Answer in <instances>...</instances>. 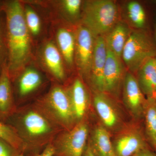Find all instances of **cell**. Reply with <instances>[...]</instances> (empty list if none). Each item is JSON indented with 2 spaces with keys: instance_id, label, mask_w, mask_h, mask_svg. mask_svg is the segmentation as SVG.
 <instances>
[{
  "instance_id": "obj_1",
  "label": "cell",
  "mask_w": 156,
  "mask_h": 156,
  "mask_svg": "<svg viewBox=\"0 0 156 156\" xmlns=\"http://www.w3.org/2000/svg\"><path fill=\"white\" fill-rule=\"evenodd\" d=\"M4 9L6 19L7 65L11 77L22 69L30 58V32L26 23L24 10L20 2H8Z\"/></svg>"
},
{
  "instance_id": "obj_2",
  "label": "cell",
  "mask_w": 156,
  "mask_h": 156,
  "mask_svg": "<svg viewBox=\"0 0 156 156\" xmlns=\"http://www.w3.org/2000/svg\"><path fill=\"white\" fill-rule=\"evenodd\" d=\"M17 117L14 128L28 151L45 147L62 131L35 105L23 108Z\"/></svg>"
},
{
  "instance_id": "obj_3",
  "label": "cell",
  "mask_w": 156,
  "mask_h": 156,
  "mask_svg": "<svg viewBox=\"0 0 156 156\" xmlns=\"http://www.w3.org/2000/svg\"><path fill=\"white\" fill-rule=\"evenodd\" d=\"M92 106L96 119L111 136L133 121L121 101L103 92H92Z\"/></svg>"
},
{
  "instance_id": "obj_4",
  "label": "cell",
  "mask_w": 156,
  "mask_h": 156,
  "mask_svg": "<svg viewBox=\"0 0 156 156\" xmlns=\"http://www.w3.org/2000/svg\"><path fill=\"white\" fill-rule=\"evenodd\" d=\"M35 105L62 131L72 129L77 123L68 91L62 87H53Z\"/></svg>"
},
{
  "instance_id": "obj_5",
  "label": "cell",
  "mask_w": 156,
  "mask_h": 156,
  "mask_svg": "<svg viewBox=\"0 0 156 156\" xmlns=\"http://www.w3.org/2000/svg\"><path fill=\"white\" fill-rule=\"evenodd\" d=\"M119 11L111 0H92L84 4L83 22L95 37L105 36L118 23Z\"/></svg>"
},
{
  "instance_id": "obj_6",
  "label": "cell",
  "mask_w": 156,
  "mask_h": 156,
  "mask_svg": "<svg viewBox=\"0 0 156 156\" xmlns=\"http://www.w3.org/2000/svg\"><path fill=\"white\" fill-rule=\"evenodd\" d=\"M156 56V46L150 37L139 31L131 32L122 56L128 71L136 73L146 62Z\"/></svg>"
},
{
  "instance_id": "obj_7",
  "label": "cell",
  "mask_w": 156,
  "mask_h": 156,
  "mask_svg": "<svg viewBox=\"0 0 156 156\" xmlns=\"http://www.w3.org/2000/svg\"><path fill=\"white\" fill-rule=\"evenodd\" d=\"M89 118L77 123L73 128L58 133L52 142L55 155L83 156L88 143L90 124Z\"/></svg>"
},
{
  "instance_id": "obj_8",
  "label": "cell",
  "mask_w": 156,
  "mask_h": 156,
  "mask_svg": "<svg viewBox=\"0 0 156 156\" xmlns=\"http://www.w3.org/2000/svg\"><path fill=\"white\" fill-rule=\"evenodd\" d=\"M111 140L116 156H132L151 148L146 137L142 122L134 120L112 135Z\"/></svg>"
},
{
  "instance_id": "obj_9",
  "label": "cell",
  "mask_w": 156,
  "mask_h": 156,
  "mask_svg": "<svg viewBox=\"0 0 156 156\" xmlns=\"http://www.w3.org/2000/svg\"><path fill=\"white\" fill-rule=\"evenodd\" d=\"M146 101V97L140 88L136 76L128 71L123 84L121 101L134 121L143 122Z\"/></svg>"
},
{
  "instance_id": "obj_10",
  "label": "cell",
  "mask_w": 156,
  "mask_h": 156,
  "mask_svg": "<svg viewBox=\"0 0 156 156\" xmlns=\"http://www.w3.org/2000/svg\"><path fill=\"white\" fill-rule=\"evenodd\" d=\"M103 76V92L121 101L127 71L122 58L108 50Z\"/></svg>"
},
{
  "instance_id": "obj_11",
  "label": "cell",
  "mask_w": 156,
  "mask_h": 156,
  "mask_svg": "<svg viewBox=\"0 0 156 156\" xmlns=\"http://www.w3.org/2000/svg\"><path fill=\"white\" fill-rule=\"evenodd\" d=\"M95 37L84 26L80 27L75 37V58L81 73L87 78L91 69Z\"/></svg>"
},
{
  "instance_id": "obj_12",
  "label": "cell",
  "mask_w": 156,
  "mask_h": 156,
  "mask_svg": "<svg viewBox=\"0 0 156 156\" xmlns=\"http://www.w3.org/2000/svg\"><path fill=\"white\" fill-rule=\"evenodd\" d=\"M108 50L105 36L95 38L91 69L87 77L92 92H103V76Z\"/></svg>"
},
{
  "instance_id": "obj_13",
  "label": "cell",
  "mask_w": 156,
  "mask_h": 156,
  "mask_svg": "<svg viewBox=\"0 0 156 156\" xmlns=\"http://www.w3.org/2000/svg\"><path fill=\"white\" fill-rule=\"evenodd\" d=\"M68 91L77 122L89 118L92 99L83 83L80 79H76Z\"/></svg>"
},
{
  "instance_id": "obj_14",
  "label": "cell",
  "mask_w": 156,
  "mask_h": 156,
  "mask_svg": "<svg viewBox=\"0 0 156 156\" xmlns=\"http://www.w3.org/2000/svg\"><path fill=\"white\" fill-rule=\"evenodd\" d=\"M90 125L87 144L95 156H116L113 147L111 135L96 119Z\"/></svg>"
},
{
  "instance_id": "obj_15",
  "label": "cell",
  "mask_w": 156,
  "mask_h": 156,
  "mask_svg": "<svg viewBox=\"0 0 156 156\" xmlns=\"http://www.w3.org/2000/svg\"><path fill=\"white\" fill-rule=\"evenodd\" d=\"M131 32L126 23L119 21L105 36L108 50L122 58L124 47Z\"/></svg>"
},
{
  "instance_id": "obj_16",
  "label": "cell",
  "mask_w": 156,
  "mask_h": 156,
  "mask_svg": "<svg viewBox=\"0 0 156 156\" xmlns=\"http://www.w3.org/2000/svg\"><path fill=\"white\" fill-rule=\"evenodd\" d=\"M141 91L146 97H154L156 91V72L154 58L142 65L136 72V77Z\"/></svg>"
},
{
  "instance_id": "obj_17",
  "label": "cell",
  "mask_w": 156,
  "mask_h": 156,
  "mask_svg": "<svg viewBox=\"0 0 156 156\" xmlns=\"http://www.w3.org/2000/svg\"><path fill=\"white\" fill-rule=\"evenodd\" d=\"M142 123L147 142L154 151L156 149V101L154 97H146Z\"/></svg>"
},
{
  "instance_id": "obj_18",
  "label": "cell",
  "mask_w": 156,
  "mask_h": 156,
  "mask_svg": "<svg viewBox=\"0 0 156 156\" xmlns=\"http://www.w3.org/2000/svg\"><path fill=\"white\" fill-rule=\"evenodd\" d=\"M14 109L10 74L6 64L0 73V114H10Z\"/></svg>"
},
{
  "instance_id": "obj_19",
  "label": "cell",
  "mask_w": 156,
  "mask_h": 156,
  "mask_svg": "<svg viewBox=\"0 0 156 156\" xmlns=\"http://www.w3.org/2000/svg\"><path fill=\"white\" fill-rule=\"evenodd\" d=\"M62 55L52 42L48 43L44 48L43 56L46 66L54 77L59 81L65 77Z\"/></svg>"
},
{
  "instance_id": "obj_20",
  "label": "cell",
  "mask_w": 156,
  "mask_h": 156,
  "mask_svg": "<svg viewBox=\"0 0 156 156\" xmlns=\"http://www.w3.org/2000/svg\"><path fill=\"white\" fill-rule=\"evenodd\" d=\"M56 39L62 56L66 63L71 66L74 61L75 37L69 31L60 28L56 34Z\"/></svg>"
},
{
  "instance_id": "obj_21",
  "label": "cell",
  "mask_w": 156,
  "mask_h": 156,
  "mask_svg": "<svg viewBox=\"0 0 156 156\" xmlns=\"http://www.w3.org/2000/svg\"><path fill=\"white\" fill-rule=\"evenodd\" d=\"M42 78L36 70L27 69L20 76L18 81V91L22 97L29 95L41 85Z\"/></svg>"
},
{
  "instance_id": "obj_22",
  "label": "cell",
  "mask_w": 156,
  "mask_h": 156,
  "mask_svg": "<svg viewBox=\"0 0 156 156\" xmlns=\"http://www.w3.org/2000/svg\"><path fill=\"white\" fill-rule=\"evenodd\" d=\"M0 139L9 144L20 152L28 151L25 143L20 136L16 129L0 122Z\"/></svg>"
},
{
  "instance_id": "obj_23",
  "label": "cell",
  "mask_w": 156,
  "mask_h": 156,
  "mask_svg": "<svg viewBox=\"0 0 156 156\" xmlns=\"http://www.w3.org/2000/svg\"><path fill=\"white\" fill-rule=\"evenodd\" d=\"M127 16L132 25L137 28L144 27L146 22V14L143 7L136 1H131L127 5Z\"/></svg>"
},
{
  "instance_id": "obj_24",
  "label": "cell",
  "mask_w": 156,
  "mask_h": 156,
  "mask_svg": "<svg viewBox=\"0 0 156 156\" xmlns=\"http://www.w3.org/2000/svg\"><path fill=\"white\" fill-rule=\"evenodd\" d=\"M26 23L30 33L37 35L40 33L41 23L37 14L29 7H26L24 10Z\"/></svg>"
},
{
  "instance_id": "obj_25",
  "label": "cell",
  "mask_w": 156,
  "mask_h": 156,
  "mask_svg": "<svg viewBox=\"0 0 156 156\" xmlns=\"http://www.w3.org/2000/svg\"><path fill=\"white\" fill-rule=\"evenodd\" d=\"M82 3L80 0H64L62 5L65 11L69 15L77 17L80 13Z\"/></svg>"
},
{
  "instance_id": "obj_26",
  "label": "cell",
  "mask_w": 156,
  "mask_h": 156,
  "mask_svg": "<svg viewBox=\"0 0 156 156\" xmlns=\"http://www.w3.org/2000/svg\"><path fill=\"white\" fill-rule=\"evenodd\" d=\"M8 53L6 40H4L0 29V73L3 66L8 63Z\"/></svg>"
},
{
  "instance_id": "obj_27",
  "label": "cell",
  "mask_w": 156,
  "mask_h": 156,
  "mask_svg": "<svg viewBox=\"0 0 156 156\" xmlns=\"http://www.w3.org/2000/svg\"><path fill=\"white\" fill-rule=\"evenodd\" d=\"M20 152L0 139V156H18Z\"/></svg>"
},
{
  "instance_id": "obj_28",
  "label": "cell",
  "mask_w": 156,
  "mask_h": 156,
  "mask_svg": "<svg viewBox=\"0 0 156 156\" xmlns=\"http://www.w3.org/2000/svg\"><path fill=\"white\" fill-rule=\"evenodd\" d=\"M55 152L52 143L46 146L41 152L32 151L29 156H55Z\"/></svg>"
},
{
  "instance_id": "obj_29",
  "label": "cell",
  "mask_w": 156,
  "mask_h": 156,
  "mask_svg": "<svg viewBox=\"0 0 156 156\" xmlns=\"http://www.w3.org/2000/svg\"><path fill=\"white\" fill-rule=\"evenodd\" d=\"M132 156H156V154L151 148H148L140 151Z\"/></svg>"
},
{
  "instance_id": "obj_30",
  "label": "cell",
  "mask_w": 156,
  "mask_h": 156,
  "mask_svg": "<svg viewBox=\"0 0 156 156\" xmlns=\"http://www.w3.org/2000/svg\"><path fill=\"white\" fill-rule=\"evenodd\" d=\"M83 156H95L94 154L92 153V151L90 149L88 144H87V147L86 148V149L84 151Z\"/></svg>"
},
{
  "instance_id": "obj_31",
  "label": "cell",
  "mask_w": 156,
  "mask_h": 156,
  "mask_svg": "<svg viewBox=\"0 0 156 156\" xmlns=\"http://www.w3.org/2000/svg\"><path fill=\"white\" fill-rule=\"evenodd\" d=\"M154 31H155V38L156 41V19L155 20V22L154 25Z\"/></svg>"
},
{
  "instance_id": "obj_32",
  "label": "cell",
  "mask_w": 156,
  "mask_h": 156,
  "mask_svg": "<svg viewBox=\"0 0 156 156\" xmlns=\"http://www.w3.org/2000/svg\"><path fill=\"white\" fill-rule=\"evenodd\" d=\"M154 65L155 69L156 72V57L154 58Z\"/></svg>"
},
{
  "instance_id": "obj_33",
  "label": "cell",
  "mask_w": 156,
  "mask_h": 156,
  "mask_svg": "<svg viewBox=\"0 0 156 156\" xmlns=\"http://www.w3.org/2000/svg\"><path fill=\"white\" fill-rule=\"evenodd\" d=\"M18 156H25L24 155V153L21 152L18 155Z\"/></svg>"
},
{
  "instance_id": "obj_34",
  "label": "cell",
  "mask_w": 156,
  "mask_h": 156,
  "mask_svg": "<svg viewBox=\"0 0 156 156\" xmlns=\"http://www.w3.org/2000/svg\"><path fill=\"white\" fill-rule=\"evenodd\" d=\"M154 98L155 100H156V91L155 92V93L154 95Z\"/></svg>"
},
{
  "instance_id": "obj_35",
  "label": "cell",
  "mask_w": 156,
  "mask_h": 156,
  "mask_svg": "<svg viewBox=\"0 0 156 156\" xmlns=\"http://www.w3.org/2000/svg\"><path fill=\"white\" fill-rule=\"evenodd\" d=\"M55 156H62L57 155H55Z\"/></svg>"
},
{
  "instance_id": "obj_36",
  "label": "cell",
  "mask_w": 156,
  "mask_h": 156,
  "mask_svg": "<svg viewBox=\"0 0 156 156\" xmlns=\"http://www.w3.org/2000/svg\"><path fill=\"white\" fill-rule=\"evenodd\" d=\"M154 152L156 154V149L155 150V151H154Z\"/></svg>"
},
{
  "instance_id": "obj_37",
  "label": "cell",
  "mask_w": 156,
  "mask_h": 156,
  "mask_svg": "<svg viewBox=\"0 0 156 156\" xmlns=\"http://www.w3.org/2000/svg\"></svg>"
}]
</instances>
